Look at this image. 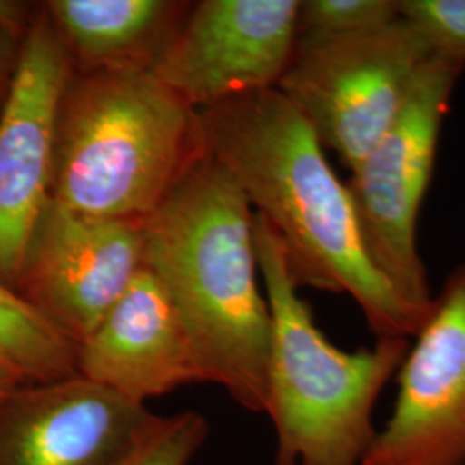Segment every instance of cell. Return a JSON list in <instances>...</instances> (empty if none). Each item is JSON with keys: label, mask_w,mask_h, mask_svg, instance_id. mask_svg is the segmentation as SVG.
<instances>
[{"label": "cell", "mask_w": 465, "mask_h": 465, "mask_svg": "<svg viewBox=\"0 0 465 465\" xmlns=\"http://www.w3.org/2000/svg\"><path fill=\"white\" fill-rule=\"evenodd\" d=\"M199 119L207 153L278 232L297 284L350 295L376 340H412L424 319L372 266L349 188L297 107L274 86L200 109Z\"/></svg>", "instance_id": "obj_1"}, {"label": "cell", "mask_w": 465, "mask_h": 465, "mask_svg": "<svg viewBox=\"0 0 465 465\" xmlns=\"http://www.w3.org/2000/svg\"><path fill=\"white\" fill-rule=\"evenodd\" d=\"M253 209L207 150L140 223L143 266L164 286L203 381L266 414L271 312L259 286Z\"/></svg>", "instance_id": "obj_2"}, {"label": "cell", "mask_w": 465, "mask_h": 465, "mask_svg": "<svg viewBox=\"0 0 465 465\" xmlns=\"http://www.w3.org/2000/svg\"><path fill=\"white\" fill-rule=\"evenodd\" d=\"M203 153L199 111L150 69H73L50 199L84 216L142 223Z\"/></svg>", "instance_id": "obj_3"}, {"label": "cell", "mask_w": 465, "mask_h": 465, "mask_svg": "<svg viewBox=\"0 0 465 465\" xmlns=\"http://www.w3.org/2000/svg\"><path fill=\"white\" fill-rule=\"evenodd\" d=\"M253 238L271 312L266 414L276 431V465H362L378 434L376 403L411 340L382 338L355 351L334 347L299 295L278 232L259 214Z\"/></svg>", "instance_id": "obj_4"}, {"label": "cell", "mask_w": 465, "mask_h": 465, "mask_svg": "<svg viewBox=\"0 0 465 465\" xmlns=\"http://www.w3.org/2000/svg\"><path fill=\"white\" fill-rule=\"evenodd\" d=\"M464 69L459 59L432 54L399 116L347 183L372 266L424 321L434 297L417 250V219L431 183L450 99Z\"/></svg>", "instance_id": "obj_5"}, {"label": "cell", "mask_w": 465, "mask_h": 465, "mask_svg": "<svg viewBox=\"0 0 465 465\" xmlns=\"http://www.w3.org/2000/svg\"><path fill=\"white\" fill-rule=\"evenodd\" d=\"M426 38L399 19L338 38H297L278 90L353 171L380 142L431 57Z\"/></svg>", "instance_id": "obj_6"}, {"label": "cell", "mask_w": 465, "mask_h": 465, "mask_svg": "<svg viewBox=\"0 0 465 465\" xmlns=\"http://www.w3.org/2000/svg\"><path fill=\"white\" fill-rule=\"evenodd\" d=\"M73 64L44 9L30 25L0 105V282L17 292L50 200L55 126Z\"/></svg>", "instance_id": "obj_7"}, {"label": "cell", "mask_w": 465, "mask_h": 465, "mask_svg": "<svg viewBox=\"0 0 465 465\" xmlns=\"http://www.w3.org/2000/svg\"><path fill=\"white\" fill-rule=\"evenodd\" d=\"M299 0L195 4L152 74L195 111L278 86L299 32Z\"/></svg>", "instance_id": "obj_8"}, {"label": "cell", "mask_w": 465, "mask_h": 465, "mask_svg": "<svg viewBox=\"0 0 465 465\" xmlns=\"http://www.w3.org/2000/svg\"><path fill=\"white\" fill-rule=\"evenodd\" d=\"M142 267L140 223L84 216L50 199L35 226L17 293L78 347Z\"/></svg>", "instance_id": "obj_9"}, {"label": "cell", "mask_w": 465, "mask_h": 465, "mask_svg": "<svg viewBox=\"0 0 465 465\" xmlns=\"http://www.w3.org/2000/svg\"><path fill=\"white\" fill-rule=\"evenodd\" d=\"M362 465H465V266L447 276L397 372Z\"/></svg>", "instance_id": "obj_10"}, {"label": "cell", "mask_w": 465, "mask_h": 465, "mask_svg": "<svg viewBox=\"0 0 465 465\" xmlns=\"http://www.w3.org/2000/svg\"><path fill=\"white\" fill-rule=\"evenodd\" d=\"M157 419L80 374L21 384L0 400V465H119Z\"/></svg>", "instance_id": "obj_11"}, {"label": "cell", "mask_w": 465, "mask_h": 465, "mask_svg": "<svg viewBox=\"0 0 465 465\" xmlns=\"http://www.w3.org/2000/svg\"><path fill=\"white\" fill-rule=\"evenodd\" d=\"M76 371L142 405L184 384L203 382L183 322L145 266L78 345Z\"/></svg>", "instance_id": "obj_12"}, {"label": "cell", "mask_w": 465, "mask_h": 465, "mask_svg": "<svg viewBox=\"0 0 465 465\" xmlns=\"http://www.w3.org/2000/svg\"><path fill=\"white\" fill-rule=\"evenodd\" d=\"M190 9L171 0H52L45 7L76 71L152 69Z\"/></svg>", "instance_id": "obj_13"}, {"label": "cell", "mask_w": 465, "mask_h": 465, "mask_svg": "<svg viewBox=\"0 0 465 465\" xmlns=\"http://www.w3.org/2000/svg\"><path fill=\"white\" fill-rule=\"evenodd\" d=\"M76 351L28 300L0 282V366L25 384L59 381L78 374Z\"/></svg>", "instance_id": "obj_14"}, {"label": "cell", "mask_w": 465, "mask_h": 465, "mask_svg": "<svg viewBox=\"0 0 465 465\" xmlns=\"http://www.w3.org/2000/svg\"><path fill=\"white\" fill-rule=\"evenodd\" d=\"M399 17V0H305L300 2L297 38L361 34Z\"/></svg>", "instance_id": "obj_15"}, {"label": "cell", "mask_w": 465, "mask_h": 465, "mask_svg": "<svg viewBox=\"0 0 465 465\" xmlns=\"http://www.w3.org/2000/svg\"><path fill=\"white\" fill-rule=\"evenodd\" d=\"M207 436L197 412L159 417L149 434L119 465H188Z\"/></svg>", "instance_id": "obj_16"}, {"label": "cell", "mask_w": 465, "mask_h": 465, "mask_svg": "<svg viewBox=\"0 0 465 465\" xmlns=\"http://www.w3.org/2000/svg\"><path fill=\"white\" fill-rule=\"evenodd\" d=\"M400 15L412 23L434 54L465 63V0H399Z\"/></svg>", "instance_id": "obj_17"}, {"label": "cell", "mask_w": 465, "mask_h": 465, "mask_svg": "<svg viewBox=\"0 0 465 465\" xmlns=\"http://www.w3.org/2000/svg\"><path fill=\"white\" fill-rule=\"evenodd\" d=\"M21 13H23V9L16 2L0 0V28L7 30V32L16 30L21 23Z\"/></svg>", "instance_id": "obj_18"}, {"label": "cell", "mask_w": 465, "mask_h": 465, "mask_svg": "<svg viewBox=\"0 0 465 465\" xmlns=\"http://www.w3.org/2000/svg\"><path fill=\"white\" fill-rule=\"evenodd\" d=\"M25 382L19 381L13 372H9L5 367L0 366V400L5 399L9 393H13Z\"/></svg>", "instance_id": "obj_19"}]
</instances>
